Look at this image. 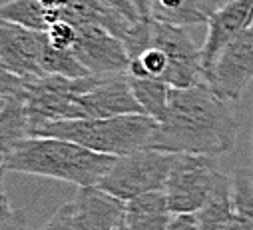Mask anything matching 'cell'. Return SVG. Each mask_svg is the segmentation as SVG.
Segmentation results:
<instances>
[{"instance_id":"6da1fadb","label":"cell","mask_w":253,"mask_h":230,"mask_svg":"<svg viewBox=\"0 0 253 230\" xmlns=\"http://www.w3.org/2000/svg\"><path fill=\"white\" fill-rule=\"evenodd\" d=\"M239 126L231 100L215 92L208 82L171 88L169 108L160 122L152 148L171 154L223 156L233 150Z\"/></svg>"},{"instance_id":"7a4b0ae2","label":"cell","mask_w":253,"mask_h":230,"mask_svg":"<svg viewBox=\"0 0 253 230\" xmlns=\"http://www.w3.org/2000/svg\"><path fill=\"white\" fill-rule=\"evenodd\" d=\"M118 156L94 152L54 136H30L2 150V170L54 178L78 188L98 186Z\"/></svg>"},{"instance_id":"3957f363","label":"cell","mask_w":253,"mask_h":230,"mask_svg":"<svg viewBox=\"0 0 253 230\" xmlns=\"http://www.w3.org/2000/svg\"><path fill=\"white\" fill-rule=\"evenodd\" d=\"M160 122L148 114H120L110 118L58 120L42 126L34 136H54L82 144L108 156H128L152 148Z\"/></svg>"},{"instance_id":"277c9868","label":"cell","mask_w":253,"mask_h":230,"mask_svg":"<svg viewBox=\"0 0 253 230\" xmlns=\"http://www.w3.org/2000/svg\"><path fill=\"white\" fill-rule=\"evenodd\" d=\"M173 160L175 154L158 148H144L128 156H118L98 186L124 202L148 192L166 190Z\"/></svg>"},{"instance_id":"5b68a950","label":"cell","mask_w":253,"mask_h":230,"mask_svg":"<svg viewBox=\"0 0 253 230\" xmlns=\"http://www.w3.org/2000/svg\"><path fill=\"white\" fill-rule=\"evenodd\" d=\"M219 156L175 154L166 196L173 214H196L210 200L217 182L223 178Z\"/></svg>"},{"instance_id":"8992f818","label":"cell","mask_w":253,"mask_h":230,"mask_svg":"<svg viewBox=\"0 0 253 230\" xmlns=\"http://www.w3.org/2000/svg\"><path fill=\"white\" fill-rule=\"evenodd\" d=\"M150 42L164 50L168 56L166 84L171 88H189L206 82L202 48L196 46L185 26H173L150 20Z\"/></svg>"},{"instance_id":"52a82bcc","label":"cell","mask_w":253,"mask_h":230,"mask_svg":"<svg viewBox=\"0 0 253 230\" xmlns=\"http://www.w3.org/2000/svg\"><path fill=\"white\" fill-rule=\"evenodd\" d=\"M82 118H110L120 114H144L134 96L130 72L100 74L96 84L78 96Z\"/></svg>"},{"instance_id":"ba28073f","label":"cell","mask_w":253,"mask_h":230,"mask_svg":"<svg viewBox=\"0 0 253 230\" xmlns=\"http://www.w3.org/2000/svg\"><path fill=\"white\" fill-rule=\"evenodd\" d=\"M78 40L74 54L90 74H116L130 70V54L124 42L110 30L96 24L76 26Z\"/></svg>"},{"instance_id":"9c48e42d","label":"cell","mask_w":253,"mask_h":230,"mask_svg":"<svg viewBox=\"0 0 253 230\" xmlns=\"http://www.w3.org/2000/svg\"><path fill=\"white\" fill-rule=\"evenodd\" d=\"M253 80V24L231 40L215 62L210 86L231 102H237Z\"/></svg>"},{"instance_id":"30bf717a","label":"cell","mask_w":253,"mask_h":230,"mask_svg":"<svg viewBox=\"0 0 253 230\" xmlns=\"http://www.w3.org/2000/svg\"><path fill=\"white\" fill-rule=\"evenodd\" d=\"M206 24L208 34L202 46V60L206 82H210L223 48L253 24V0H231L213 12Z\"/></svg>"},{"instance_id":"8fae6325","label":"cell","mask_w":253,"mask_h":230,"mask_svg":"<svg viewBox=\"0 0 253 230\" xmlns=\"http://www.w3.org/2000/svg\"><path fill=\"white\" fill-rule=\"evenodd\" d=\"M44 34L8 20H0V66L24 78L44 76L40 68V52Z\"/></svg>"},{"instance_id":"7c38bea8","label":"cell","mask_w":253,"mask_h":230,"mask_svg":"<svg viewBox=\"0 0 253 230\" xmlns=\"http://www.w3.org/2000/svg\"><path fill=\"white\" fill-rule=\"evenodd\" d=\"M126 224V202L100 186L78 188L72 200L74 230H120Z\"/></svg>"},{"instance_id":"4fadbf2b","label":"cell","mask_w":253,"mask_h":230,"mask_svg":"<svg viewBox=\"0 0 253 230\" xmlns=\"http://www.w3.org/2000/svg\"><path fill=\"white\" fill-rule=\"evenodd\" d=\"M173 212L166 190L142 194L126 202V228L128 230H168Z\"/></svg>"},{"instance_id":"5bb4252c","label":"cell","mask_w":253,"mask_h":230,"mask_svg":"<svg viewBox=\"0 0 253 230\" xmlns=\"http://www.w3.org/2000/svg\"><path fill=\"white\" fill-rule=\"evenodd\" d=\"M200 230H243L241 220L233 206L231 174H223L211 192L210 200L196 212Z\"/></svg>"},{"instance_id":"9a60e30c","label":"cell","mask_w":253,"mask_h":230,"mask_svg":"<svg viewBox=\"0 0 253 230\" xmlns=\"http://www.w3.org/2000/svg\"><path fill=\"white\" fill-rule=\"evenodd\" d=\"M0 20H8L32 30L46 32L54 22L62 20V8H44L38 0H6L0 6Z\"/></svg>"},{"instance_id":"2e32d148","label":"cell","mask_w":253,"mask_h":230,"mask_svg":"<svg viewBox=\"0 0 253 230\" xmlns=\"http://www.w3.org/2000/svg\"><path fill=\"white\" fill-rule=\"evenodd\" d=\"M150 18L185 28L210 20L198 0H150Z\"/></svg>"},{"instance_id":"e0dca14e","label":"cell","mask_w":253,"mask_h":230,"mask_svg":"<svg viewBox=\"0 0 253 230\" xmlns=\"http://www.w3.org/2000/svg\"><path fill=\"white\" fill-rule=\"evenodd\" d=\"M40 68L44 76H68V78H80L88 76L90 72L82 66L78 56L72 48H58L50 42L48 34H44L42 52H40Z\"/></svg>"},{"instance_id":"ac0fdd59","label":"cell","mask_w":253,"mask_h":230,"mask_svg":"<svg viewBox=\"0 0 253 230\" xmlns=\"http://www.w3.org/2000/svg\"><path fill=\"white\" fill-rule=\"evenodd\" d=\"M130 80H132L134 96L140 102L144 114H148V116H152L154 120L162 122L166 118V114H168V108H169L171 86L162 82V80L138 78V76H132V74H130Z\"/></svg>"},{"instance_id":"d6986e66","label":"cell","mask_w":253,"mask_h":230,"mask_svg":"<svg viewBox=\"0 0 253 230\" xmlns=\"http://www.w3.org/2000/svg\"><path fill=\"white\" fill-rule=\"evenodd\" d=\"M231 194L243 230H253V168H235L231 172Z\"/></svg>"},{"instance_id":"ffe728a7","label":"cell","mask_w":253,"mask_h":230,"mask_svg":"<svg viewBox=\"0 0 253 230\" xmlns=\"http://www.w3.org/2000/svg\"><path fill=\"white\" fill-rule=\"evenodd\" d=\"M0 230H30L24 214L10 202L6 194V184L2 180V214H0Z\"/></svg>"},{"instance_id":"44dd1931","label":"cell","mask_w":253,"mask_h":230,"mask_svg":"<svg viewBox=\"0 0 253 230\" xmlns=\"http://www.w3.org/2000/svg\"><path fill=\"white\" fill-rule=\"evenodd\" d=\"M50 42L58 48H74L78 40V28L68 20H58L46 30Z\"/></svg>"},{"instance_id":"7402d4cb","label":"cell","mask_w":253,"mask_h":230,"mask_svg":"<svg viewBox=\"0 0 253 230\" xmlns=\"http://www.w3.org/2000/svg\"><path fill=\"white\" fill-rule=\"evenodd\" d=\"M100 2H102L106 8H110V10L118 12V14H122L124 18H128V20H134V22L146 20V18L140 14V10H138V6H136L134 0H100Z\"/></svg>"},{"instance_id":"603a6c76","label":"cell","mask_w":253,"mask_h":230,"mask_svg":"<svg viewBox=\"0 0 253 230\" xmlns=\"http://www.w3.org/2000/svg\"><path fill=\"white\" fill-rule=\"evenodd\" d=\"M40 230H74V226H72V202L60 206L54 212V216Z\"/></svg>"},{"instance_id":"cb8c5ba5","label":"cell","mask_w":253,"mask_h":230,"mask_svg":"<svg viewBox=\"0 0 253 230\" xmlns=\"http://www.w3.org/2000/svg\"><path fill=\"white\" fill-rule=\"evenodd\" d=\"M168 230H200L196 214H173Z\"/></svg>"},{"instance_id":"d4e9b609","label":"cell","mask_w":253,"mask_h":230,"mask_svg":"<svg viewBox=\"0 0 253 230\" xmlns=\"http://www.w3.org/2000/svg\"><path fill=\"white\" fill-rule=\"evenodd\" d=\"M198 2H200L202 10H204L208 16H211V14L217 12L221 6H225L227 2H231V0H198Z\"/></svg>"},{"instance_id":"484cf974","label":"cell","mask_w":253,"mask_h":230,"mask_svg":"<svg viewBox=\"0 0 253 230\" xmlns=\"http://www.w3.org/2000/svg\"><path fill=\"white\" fill-rule=\"evenodd\" d=\"M38 2L44 6V8H52V10H60L64 8L68 0H38Z\"/></svg>"},{"instance_id":"4316f807","label":"cell","mask_w":253,"mask_h":230,"mask_svg":"<svg viewBox=\"0 0 253 230\" xmlns=\"http://www.w3.org/2000/svg\"><path fill=\"white\" fill-rule=\"evenodd\" d=\"M134 2H136V6H138L140 14H142L144 18H150V0H134Z\"/></svg>"},{"instance_id":"83f0119b","label":"cell","mask_w":253,"mask_h":230,"mask_svg":"<svg viewBox=\"0 0 253 230\" xmlns=\"http://www.w3.org/2000/svg\"><path fill=\"white\" fill-rule=\"evenodd\" d=\"M120 230H128V228H126V224H124V226H122V228H120Z\"/></svg>"},{"instance_id":"f1b7e54d","label":"cell","mask_w":253,"mask_h":230,"mask_svg":"<svg viewBox=\"0 0 253 230\" xmlns=\"http://www.w3.org/2000/svg\"><path fill=\"white\" fill-rule=\"evenodd\" d=\"M251 150H253V136H251Z\"/></svg>"}]
</instances>
